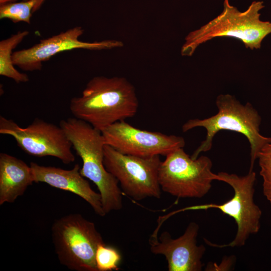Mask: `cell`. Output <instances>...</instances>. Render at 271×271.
Returning <instances> with one entry per match:
<instances>
[{"instance_id":"obj_12","label":"cell","mask_w":271,"mask_h":271,"mask_svg":"<svg viewBox=\"0 0 271 271\" xmlns=\"http://www.w3.org/2000/svg\"><path fill=\"white\" fill-rule=\"evenodd\" d=\"M199 229L197 223L191 222L184 233L176 239L166 231L159 237L154 232L149 240L150 250L165 257L169 271H201L206 248L197 244Z\"/></svg>"},{"instance_id":"obj_11","label":"cell","mask_w":271,"mask_h":271,"mask_svg":"<svg viewBox=\"0 0 271 271\" xmlns=\"http://www.w3.org/2000/svg\"><path fill=\"white\" fill-rule=\"evenodd\" d=\"M84 32L82 27L76 26L42 39L30 48L15 51L12 55L13 63L24 71H39L42 69L44 62L61 52L79 49L108 50L123 45L121 41L115 40L93 42L82 41L79 38Z\"/></svg>"},{"instance_id":"obj_22","label":"cell","mask_w":271,"mask_h":271,"mask_svg":"<svg viewBox=\"0 0 271 271\" xmlns=\"http://www.w3.org/2000/svg\"><path fill=\"white\" fill-rule=\"evenodd\" d=\"M23 1H28V0H22Z\"/></svg>"},{"instance_id":"obj_13","label":"cell","mask_w":271,"mask_h":271,"mask_svg":"<svg viewBox=\"0 0 271 271\" xmlns=\"http://www.w3.org/2000/svg\"><path fill=\"white\" fill-rule=\"evenodd\" d=\"M34 182L45 183L59 189L73 193L86 201L98 215L103 217L104 212L99 193L91 187L89 182L80 173L79 164L71 170L30 163Z\"/></svg>"},{"instance_id":"obj_9","label":"cell","mask_w":271,"mask_h":271,"mask_svg":"<svg viewBox=\"0 0 271 271\" xmlns=\"http://www.w3.org/2000/svg\"><path fill=\"white\" fill-rule=\"evenodd\" d=\"M0 133L13 137L17 145L30 155L54 157L65 164L75 160L72 144L62 128L43 119L35 118L28 126L22 127L1 115Z\"/></svg>"},{"instance_id":"obj_14","label":"cell","mask_w":271,"mask_h":271,"mask_svg":"<svg viewBox=\"0 0 271 271\" xmlns=\"http://www.w3.org/2000/svg\"><path fill=\"white\" fill-rule=\"evenodd\" d=\"M33 183L30 166L14 156L0 154V205L14 202Z\"/></svg>"},{"instance_id":"obj_21","label":"cell","mask_w":271,"mask_h":271,"mask_svg":"<svg viewBox=\"0 0 271 271\" xmlns=\"http://www.w3.org/2000/svg\"><path fill=\"white\" fill-rule=\"evenodd\" d=\"M17 0H0L1 5L14 3Z\"/></svg>"},{"instance_id":"obj_5","label":"cell","mask_w":271,"mask_h":271,"mask_svg":"<svg viewBox=\"0 0 271 271\" xmlns=\"http://www.w3.org/2000/svg\"><path fill=\"white\" fill-rule=\"evenodd\" d=\"M52 238L60 263L75 271H98L95 254L105 243L95 224L79 213H71L55 220Z\"/></svg>"},{"instance_id":"obj_4","label":"cell","mask_w":271,"mask_h":271,"mask_svg":"<svg viewBox=\"0 0 271 271\" xmlns=\"http://www.w3.org/2000/svg\"><path fill=\"white\" fill-rule=\"evenodd\" d=\"M264 7L262 1H253L246 11L240 12L229 0H224L220 15L185 37L181 55L191 56L200 45L219 37L238 39L252 50L260 49L263 40L271 34V22L260 19L259 12Z\"/></svg>"},{"instance_id":"obj_15","label":"cell","mask_w":271,"mask_h":271,"mask_svg":"<svg viewBox=\"0 0 271 271\" xmlns=\"http://www.w3.org/2000/svg\"><path fill=\"white\" fill-rule=\"evenodd\" d=\"M28 31H19L0 42V75L14 80L16 83H25L28 76L19 71L13 62V50L29 35Z\"/></svg>"},{"instance_id":"obj_6","label":"cell","mask_w":271,"mask_h":271,"mask_svg":"<svg viewBox=\"0 0 271 271\" xmlns=\"http://www.w3.org/2000/svg\"><path fill=\"white\" fill-rule=\"evenodd\" d=\"M214 180L224 182L234 190L232 198L221 204H209L191 207V209L216 208L224 214L233 218L237 225V231L233 240L227 244L218 245L204 239L208 245L220 248L241 247L249 237L256 234L260 229L262 212L254 203V184L256 174L253 171L243 176L235 174L220 172L214 175Z\"/></svg>"},{"instance_id":"obj_8","label":"cell","mask_w":271,"mask_h":271,"mask_svg":"<svg viewBox=\"0 0 271 271\" xmlns=\"http://www.w3.org/2000/svg\"><path fill=\"white\" fill-rule=\"evenodd\" d=\"M159 156L140 157L122 154L105 145L104 165L120 184L123 193L132 199L160 198L161 188L159 171Z\"/></svg>"},{"instance_id":"obj_10","label":"cell","mask_w":271,"mask_h":271,"mask_svg":"<svg viewBox=\"0 0 271 271\" xmlns=\"http://www.w3.org/2000/svg\"><path fill=\"white\" fill-rule=\"evenodd\" d=\"M100 131L105 145L122 154L140 157H166L185 145L182 137L139 129L125 120L117 121Z\"/></svg>"},{"instance_id":"obj_2","label":"cell","mask_w":271,"mask_h":271,"mask_svg":"<svg viewBox=\"0 0 271 271\" xmlns=\"http://www.w3.org/2000/svg\"><path fill=\"white\" fill-rule=\"evenodd\" d=\"M59 125L82 161L81 174L97 187L105 214L120 210L123 206L122 192L117 180L104 166L105 144L101 131L75 117L62 119Z\"/></svg>"},{"instance_id":"obj_20","label":"cell","mask_w":271,"mask_h":271,"mask_svg":"<svg viewBox=\"0 0 271 271\" xmlns=\"http://www.w3.org/2000/svg\"><path fill=\"white\" fill-rule=\"evenodd\" d=\"M45 0H37V3L34 8L33 13L38 10L41 7L42 5L44 3Z\"/></svg>"},{"instance_id":"obj_3","label":"cell","mask_w":271,"mask_h":271,"mask_svg":"<svg viewBox=\"0 0 271 271\" xmlns=\"http://www.w3.org/2000/svg\"><path fill=\"white\" fill-rule=\"evenodd\" d=\"M217 113L209 118L188 120L182 126L184 132L197 127L206 129V139L195 150L191 158L195 159L202 152L210 151L215 135L220 130H227L241 133L247 139L250 147V166L253 171L255 161L259 152L267 144L271 143V138L259 132L261 117L252 105L247 102L242 104L234 96L229 94H220L216 99Z\"/></svg>"},{"instance_id":"obj_19","label":"cell","mask_w":271,"mask_h":271,"mask_svg":"<svg viewBox=\"0 0 271 271\" xmlns=\"http://www.w3.org/2000/svg\"><path fill=\"white\" fill-rule=\"evenodd\" d=\"M235 257L230 256L224 257L221 264H216L212 263L208 265L206 267V270H230L232 265H234Z\"/></svg>"},{"instance_id":"obj_1","label":"cell","mask_w":271,"mask_h":271,"mask_svg":"<svg viewBox=\"0 0 271 271\" xmlns=\"http://www.w3.org/2000/svg\"><path fill=\"white\" fill-rule=\"evenodd\" d=\"M138 108L134 87L127 80L102 76L90 79L81 95L69 104L74 117L99 130L134 116Z\"/></svg>"},{"instance_id":"obj_18","label":"cell","mask_w":271,"mask_h":271,"mask_svg":"<svg viewBox=\"0 0 271 271\" xmlns=\"http://www.w3.org/2000/svg\"><path fill=\"white\" fill-rule=\"evenodd\" d=\"M257 159L262 178L263 193L271 205V143L262 148Z\"/></svg>"},{"instance_id":"obj_7","label":"cell","mask_w":271,"mask_h":271,"mask_svg":"<svg viewBox=\"0 0 271 271\" xmlns=\"http://www.w3.org/2000/svg\"><path fill=\"white\" fill-rule=\"evenodd\" d=\"M212 162L208 157L193 159L184 150L177 149L161 162L159 181L163 191L178 198H200L206 195L214 180Z\"/></svg>"},{"instance_id":"obj_17","label":"cell","mask_w":271,"mask_h":271,"mask_svg":"<svg viewBox=\"0 0 271 271\" xmlns=\"http://www.w3.org/2000/svg\"><path fill=\"white\" fill-rule=\"evenodd\" d=\"M121 255L115 248L105 243L100 244L97 247L95 261L98 271L118 270Z\"/></svg>"},{"instance_id":"obj_16","label":"cell","mask_w":271,"mask_h":271,"mask_svg":"<svg viewBox=\"0 0 271 271\" xmlns=\"http://www.w3.org/2000/svg\"><path fill=\"white\" fill-rule=\"evenodd\" d=\"M37 2V0L22 1L1 5L0 19H7L15 23L23 22L30 24Z\"/></svg>"}]
</instances>
